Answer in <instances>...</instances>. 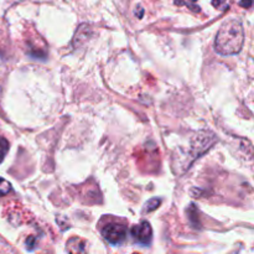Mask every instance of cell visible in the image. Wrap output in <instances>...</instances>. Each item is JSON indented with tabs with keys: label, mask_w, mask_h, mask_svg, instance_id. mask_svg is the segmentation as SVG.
Returning a JSON list of instances; mask_svg holds the SVG:
<instances>
[{
	"label": "cell",
	"mask_w": 254,
	"mask_h": 254,
	"mask_svg": "<svg viewBox=\"0 0 254 254\" xmlns=\"http://www.w3.org/2000/svg\"><path fill=\"white\" fill-rule=\"evenodd\" d=\"M7 151H9V141L5 138H1V136H0V164L2 163Z\"/></svg>",
	"instance_id": "obj_7"
},
{
	"label": "cell",
	"mask_w": 254,
	"mask_h": 254,
	"mask_svg": "<svg viewBox=\"0 0 254 254\" xmlns=\"http://www.w3.org/2000/svg\"><path fill=\"white\" fill-rule=\"evenodd\" d=\"M10 191H11V185H10L9 181H6L5 179L0 178V197H2V196H6Z\"/></svg>",
	"instance_id": "obj_8"
},
{
	"label": "cell",
	"mask_w": 254,
	"mask_h": 254,
	"mask_svg": "<svg viewBox=\"0 0 254 254\" xmlns=\"http://www.w3.org/2000/svg\"><path fill=\"white\" fill-rule=\"evenodd\" d=\"M102 235L111 245L119 246L126 241L127 227L121 225V223H108V225H106L102 228Z\"/></svg>",
	"instance_id": "obj_3"
},
{
	"label": "cell",
	"mask_w": 254,
	"mask_h": 254,
	"mask_svg": "<svg viewBox=\"0 0 254 254\" xmlns=\"http://www.w3.org/2000/svg\"><path fill=\"white\" fill-rule=\"evenodd\" d=\"M134 240L136 243L141 246H150L151 240H153V230L148 221H143L131 230Z\"/></svg>",
	"instance_id": "obj_4"
},
{
	"label": "cell",
	"mask_w": 254,
	"mask_h": 254,
	"mask_svg": "<svg viewBox=\"0 0 254 254\" xmlns=\"http://www.w3.org/2000/svg\"><path fill=\"white\" fill-rule=\"evenodd\" d=\"M67 251H68V254H86L84 243L78 238H72V240L68 241Z\"/></svg>",
	"instance_id": "obj_6"
},
{
	"label": "cell",
	"mask_w": 254,
	"mask_h": 254,
	"mask_svg": "<svg viewBox=\"0 0 254 254\" xmlns=\"http://www.w3.org/2000/svg\"><path fill=\"white\" fill-rule=\"evenodd\" d=\"M35 238L34 237H29L27 238V241H26V247H27V250L29 251H32L34 250V247H35Z\"/></svg>",
	"instance_id": "obj_12"
},
{
	"label": "cell",
	"mask_w": 254,
	"mask_h": 254,
	"mask_svg": "<svg viewBox=\"0 0 254 254\" xmlns=\"http://www.w3.org/2000/svg\"><path fill=\"white\" fill-rule=\"evenodd\" d=\"M196 1H197V0H175V4L176 5L185 4V5H188V6L190 7V9L192 10V11L198 12V11H200V7H198L197 5H193Z\"/></svg>",
	"instance_id": "obj_10"
},
{
	"label": "cell",
	"mask_w": 254,
	"mask_h": 254,
	"mask_svg": "<svg viewBox=\"0 0 254 254\" xmlns=\"http://www.w3.org/2000/svg\"><path fill=\"white\" fill-rule=\"evenodd\" d=\"M160 202L161 201L159 200V198H151V200H149L148 202L145 203V206H144V211H145V212H151V211H154L155 208L159 207Z\"/></svg>",
	"instance_id": "obj_9"
},
{
	"label": "cell",
	"mask_w": 254,
	"mask_h": 254,
	"mask_svg": "<svg viewBox=\"0 0 254 254\" xmlns=\"http://www.w3.org/2000/svg\"><path fill=\"white\" fill-rule=\"evenodd\" d=\"M135 254H136V253H135Z\"/></svg>",
	"instance_id": "obj_14"
},
{
	"label": "cell",
	"mask_w": 254,
	"mask_h": 254,
	"mask_svg": "<svg viewBox=\"0 0 254 254\" xmlns=\"http://www.w3.org/2000/svg\"><path fill=\"white\" fill-rule=\"evenodd\" d=\"M217 138L213 133L208 130L198 131L191 140V158L197 159L206 153L213 144L216 143Z\"/></svg>",
	"instance_id": "obj_2"
},
{
	"label": "cell",
	"mask_w": 254,
	"mask_h": 254,
	"mask_svg": "<svg viewBox=\"0 0 254 254\" xmlns=\"http://www.w3.org/2000/svg\"><path fill=\"white\" fill-rule=\"evenodd\" d=\"M245 44V30L238 20H228L218 30L215 39V50L222 56L236 55Z\"/></svg>",
	"instance_id": "obj_1"
},
{
	"label": "cell",
	"mask_w": 254,
	"mask_h": 254,
	"mask_svg": "<svg viewBox=\"0 0 254 254\" xmlns=\"http://www.w3.org/2000/svg\"><path fill=\"white\" fill-rule=\"evenodd\" d=\"M212 5L218 10L227 9V0H212Z\"/></svg>",
	"instance_id": "obj_11"
},
{
	"label": "cell",
	"mask_w": 254,
	"mask_h": 254,
	"mask_svg": "<svg viewBox=\"0 0 254 254\" xmlns=\"http://www.w3.org/2000/svg\"><path fill=\"white\" fill-rule=\"evenodd\" d=\"M252 2H253V0H241L240 5L242 7H251L252 6Z\"/></svg>",
	"instance_id": "obj_13"
},
{
	"label": "cell",
	"mask_w": 254,
	"mask_h": 254,
	"mask_svg": "<svg viewBox=\"0 0 254 254\" xmlns=\"http://www.w3.org/2000/svg\"><path fill=\"white\" fill-rule=\"evenodd\" d=\"M89 34H91V27L88 25H81L77 30L76 35H74V39H73V45L76 47L81 46L82 44L87 41V39L89 37Z\"/></svg>",
	"instance_id": "obj_5"
}]
</instances>
